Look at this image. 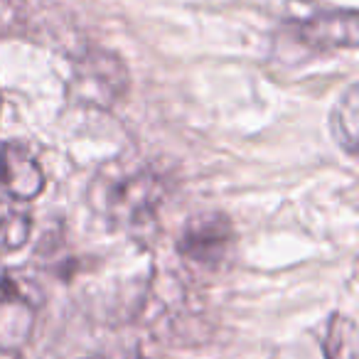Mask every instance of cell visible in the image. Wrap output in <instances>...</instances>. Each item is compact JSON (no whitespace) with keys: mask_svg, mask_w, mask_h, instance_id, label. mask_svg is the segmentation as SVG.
Masks as SVG:
<instances>
[{"mask_svg":"<svg viewBox=\"0 0 359 359\" xmlns=\"http://www.w3.org/2000/svg\"><path fill=\"white\" fill-rule=\"evenodd\" d=\"M163 182L150 177L148 172H138L126 175L106 187V205L101 207L126 226H143L155 217L158 207L163 205Z\"/></svg>","mask_w":359,"mask_h":359,"instance_id":"7a4b0ae2","label":"cell"},{"mask_svg":"<svg viewBox=\"0 0 359 359\" xmlns=\"http://www.w3.org/2000/svg\"><path fill=\"white\" fill-rule=\"evenodd\" d=\"M325 354L327 359H359L357 325L352 318L334 315L325 334Z\"/></svg>","mask_w":359,"mask_h":359,"instance_id":"52a82bcc","label":"cell"},{"mask_svg":"<svg viewBox=\"0 0 359 359\" xmlns=\"http://www.w3.org/2000/svg\"><path fill=\"white\" fill-rule=\"evenodd\" d=\"M0 109H3V99H0Z\"/></svg>","mask_w":359,"mask_h":359,"instance_id":"30bf717a","label":"cell"},{"mask_svg":"<svg viewBox=\"0 0 359 359\" xmlns=\"http://www.w3.org/2000/svg\"><path fill=\"white\" fill-rule=\"evenodd\" d=\"M357 130H359V99L357 86H349L342 99L334 104L332 116H330V133L334 143L347 155L357 153Z\"/></svg>","mask_w":359,"mask_h":359,"instance_id":"8992f818","label":"cell"},{"mask_svg":"<svg viewBox=\"0 0 359 359\" xmlns=\"http://www.w3.org/2000/svg\"><path fill=\"white\" fill-rule=\"evenodd\" d=\"M30 215L15 210V207L0 205V254L20 249L30 236Z\"/></svg>","mask_w":359,"mask_h":359,"instance_id":"ba28073f","label":"cell"},{"mask_svg":"<svg viewBox=\"0 0 359 359\" xmlns=\"http://www.w3.org/2000/svg\"><path fill=\"white\" fill-rule=\"evenodd\" d=\"M231 249H234V229L231 222L219 212L192 217L177 239L180 256L205 269H219Z\"/></svg>","mask_w":359,"mask_h":359,"instance_id":"3957f363","label":"cell"},{"mask_svg":"<svg viewBox=\"0 0 359 359\" xmlns=\"http://www.w3.org/2000/svg\"><path fill=\"white\" fill-rule=\"evenodd\" d=\"M298 40L313 47H347L357 45V15L352 11L332 13V15H315L313 20L298 27Z\"/></svg>","mask_w":359,"mask_h":359,"instance_id":"5b68a950","label":"cell"},{"mask_svg":"<svg viewBox=\"0 0 359 359\" xmlns=\"http://www.w3.org/2000/svg\"><path fill=\"white\" fill-rule=\"evenodd\" d=\"M45 187V172L20 143H0V192L13 202H30Z\"/></svg>","mask_w":359,"mask_h":359,"instance_id":"277c9868","label":"cell"},{"mask_svg":"<svg viewBox=\"0 0 359 359\" xmlns=\"http://www.w3.org/2000/svg\"><path fill=\"white\" fill-rule=\"evenodd\" d=\"M40 295L32 285L11 273H0V349L18 352L35 327Z\"/></svg>","mask_w":359,"mask_h":359,"instance_id":"6da1fadb","label":"cell"},{"mask_svg":"<svg viewBox=\"0 0 359 359\" xmlns=\"http://www.w3.org/2000/svg\"><path fill=\"white\" fill-rule=\"evenodd\" d=\"M89 359H106V357H89Z\"/></svg>","mask_w":359,"mask_h":359,"instance_id":"9c48e42d","label":"cell"}]
</instances>
